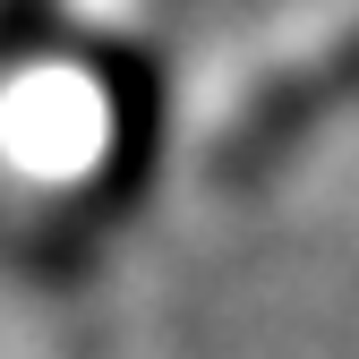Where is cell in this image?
Instances as JSON below:
<instances>
[{"instance_id":"1","label":"cell","mask_w":359,"mask_h":359,"mask_svg":"<svg viewBox=\"0 0 359 359\" xmlns=\"http://www.w3.org/2000/svg\"><path fill=\"white\" fill-rule=\"evenodd\" d=\"M359 111V26L325 34L317 52H299L283 69L248 77L231 111L214 120V146H205V171L222 180V189H257L265 171H283L308 137H317L325 120Z\"/></svg>"}]
</instances>
